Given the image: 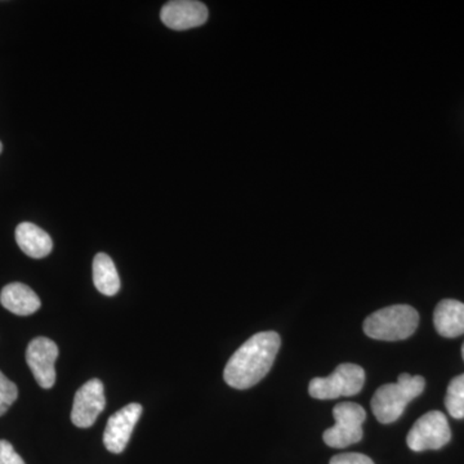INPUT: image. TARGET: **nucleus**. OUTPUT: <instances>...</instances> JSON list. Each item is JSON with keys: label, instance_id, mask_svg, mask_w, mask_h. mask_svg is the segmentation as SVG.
I'll return each instance as SVG.
<instances>
[{"label": "nucleus", "instance_id": "1", "mask_svg": "<svg viewBox=\"0 0 464 464\" xmlns=\"http://www.w3.org/2000/svg\"><path fill=\"white\" fill-rule=\"evenodd\" d=\"M276 332H261L241 344L226 364L224 380L237 390H248L264 380L280 350Z\"/></svg>", "mask_w": 464, "mask_h": 464}, {"label": "nucleus", "instance_id": "2", "mask_svg": "<svg viewBox=\"0 0 464 464\" xmlns=\"http://www.w3.org/2000/svg\"><path fill=\"white\" fill-rule=\"evenodd\" d=\"M426 381L420 375L400 374L396 383L384 384L375 391L371 406L378 422H396L406 405L423 392Z\"/></svg>", "mask_w": 464, "mask_h": 464}, {"label": "nucleus", "instance_id": "3", "mask_svg": "<svg viewBox=\"0 0 464 464\" xmlns=\"http://www.w3.org/2000/svg\"><path fill=\"white\" fill-rule=\"evenodd\" d=\"M420 324V314L409 304H393L366 317L364 332L378 341L395 342L411 337Z\"/></svg>", "mask_w": 464, "mask_h": 464}, {"label": "nucleus", "instance_id": "4", "mask_svg": "<svg viewBox=\"0 0 464 464\" xmlns=\"http://www.w3.org/2000/svg\"><path fill=\"white\" fill-rule=\"evenodd\" d=\"M365 383V372L356 364H341L329 377L314 378L308 384V393L317 400H334L355 396Z\"/></svg>", "mask_w": 464, "mask_h": 464}, {"label": "nucleus", "instance_id": "5", "mask_svg": "<svg viewBox=\"0 0 464 464\" xmlns=\"http://www.w3.org/2000/svg\"><path fill=\"white\" fill-rule=\"evenodd\" d=\"M335 424L324 432L323 439L328 447L343 449L356 444L362 439V423L366 411L356 402H341L333 409Z\"/></svg>", "mask_w": 464, "mask_h": 464}, {"label": "nucleus", "instance_id": "6", "mask_svg": "<svg viewBox=\"0 0 464 464\" xmlns=\"http://www.w3.org/2000/svg\"><path fill=\"white\" fill-rule=\"evenodd\" d=\"M451 431L447 417L439 411L422 415L406 438V444L413 451L439 450L450 441Z\"/></svg>", "mask_w": 464, "mask_h": 464}, {"label": "nucleus", "instance_id": "7", "mask_svg": "<svg viewBox=\"0 0 464 464\" xmlns=\"http://www.w3.org/2000/svg\"><path fill=\"white\" fill-rule=\"evenodd\" d=\"M58 347L50 338L38 337L30 342L26 350V362L39 386L50 390L56 383V360Z\"/></svg>", "mask_w": 464, "mask_h": 464}, {"label": "nucleus", "instance_id": "8", "mask_svg": "<svg viewBox=\"0 0 464 464\" xmlns=\"http://www.w3.org/2000/svg\"><path fill=\"white\" fill-rule=\"evenodd\" d=\"M103 383L100 380H91L75 393L72 420L79 429L93 426L106 406Z\"/></svg>", "mask_w": 464, "mask_h": 464}, {"label": "nucleus", "instance_id": "9", "mask_svg": "<svg viewBox=\"0 0 464 464\" xmlns=\"http://www.w3.org/2000/svg\"><path fill=\"white\" fill-rule=\"evenodd\" d=\"M142 411L141 405L133 402L110 417L103 433V444L110 453H123L132 436L134 427L141 418Z\"/></svg>", "mask_w": 464, "mask_h": 464}, {"label": "nucleus", "instance_id": "10", "mask_svg": "<svg viewBox=\"0 0 464 464\" xmlns=\"http://www.w3.org/2000/svg\"><path fill=\"white\" fill-rule=\"evenodd\" d=\"M208 16L209 12L207 5L197 0H172L160 12L164 25L177 32L204 25Z\"/></svg>", "mask_w": 464, "mask_h": 464}, {"label": "nucleus", "instance_id": "11", "mask_svg": "<svg viewBox=\"0 0 464 464\" xmlns=\"http://www.w3.org/2000/svg\"><path fill=\"white\" fill-rule=\"evenodd\" d=\"M436 332L441 337L457 338L464 334V304L457 299H442L433 313Z\"/></svg>", "mask_w": 464, "mask_h": 464}, {"label": "nucleus", "instance_id": "12", "mask_svg": "<svg viewBox=\"0 0 464 464\" xmlns=\"http://www.w3.org/2000/svg\"><path fill=\"white\" fill-rule=\"evenodd\" d=\"M0 304L12 314L29 316L41 308V299L32 288L21 283L5 285L0 293Z\"/></svg>", "mask_w": 464, "mask_h": 464}, {"label": "nucleus", "instance_id": "13", "mask_svg": "<svg viewBox=\"0 0 464 464\" xmlns=\"http://www.w3.org/2000/svg\"><path fill=\"white\" fill-rule=\"evenodd\" d=\"M16 241L21 250L32 258H44L53 249L50 235L38 226L23 222L16 228Z\"/></svg>", "mask_w": 464, "mask_h": 464}, {"label": "nucleus", "instance_id": "14", "mask_svg": "<svg viewBox=\"0 0 464 464\" xmlns=\"http://www.w3.org/2000/svg\"><path fill=\"white\" fill-rule=\"evenodd\" d=\"M94 286L103 295L112 297L121 290V277L114 262L105 253H99L93 261Z\"/></svg>", "mask_w": 464, "mask_h": 464}, {"label": "nucleus", "instance_id": "15", "mask_svg": "<svg viewBox=\"0 0 464 464\" xmlns=\"http://www.w3.org/2000/svg\"><path fill=\"white\" fill-rule=\"evenodd\" d=\"M445 406L454 420H464V374L458 375L449 383Z\"/></svg>", "mask_w": 464, "mask_h": 464}, {"label": "nucleus", "instance_id": "16", "mask_svg": "<svg viewBox=\"0 0 464 464\" xmlns=\"http://www.w3.org/2000/svg\"><path fill=\"white\" fill-rule=\"evenodd\" d=\"M18 398V389L14 382L9 381L5 374L0 372V417L7 413L11 405Z\"/></svg>", "mask_w": 464, "mask_h": 464}, {"label": "nucleus", "instance_id": "17", "mask_svg": "<svg viewBox=\"0 0 464 464\" xmlns=\"http://www.w3.org/2000/svg\"><path fill=\"white\" fill-rule=\"evenodd\" d=\"M0 464H26L12 447L11 442L0 440Z\"/></svg>", "mask_w": 464, "mask_h": 464}, {"label": "nucleus", "instance_id": "18", "mask_svg": "<svg viewBox=\"0 0 464 464\" xmlns=\"http://www.w3.org/2000/svg\"><path fill=\"white\" fill-rule=\"evenodd\" d=\"M329 464H374V462L364 454L343 453L333 457Z\"/></svg>", "mask_w": 464, "mask_h": 464}, {"label": "nucleus", "instance_id": "19", "mask_svg": "<svg viewBox=\"0 0 464 464\" xmlns=\"http://www.w3.org/2000/svg\"><path fill=\"white\" fill-rule=\"evenodd\" d=\"M2 151H3V145H2V142H0V154H2Z\"/></svg>", "mask_w": 464, "mask_h": 464}, {"label": "nucleus", "instance_id": "20", "mask_svg": "<svg viewBox=\"0 0 464 464\" xmlns=\"http://www.w3.org/2000/svg\"><path fill=\"white\" fill-rule=\"evenodd\" d=\"M462 356H463V360H464V343H463V346H462Z\"/></svg>", "mask_w": 464, "mask_h": 464}]
</instances>
